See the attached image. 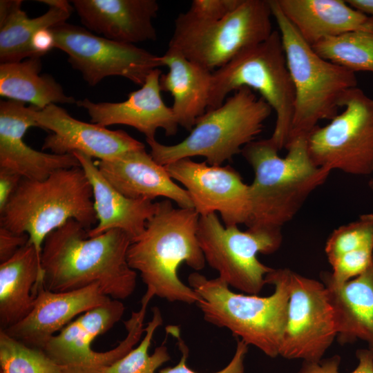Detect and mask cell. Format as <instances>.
I'll list each match as a JSON object with an SVG mask.
<instances>
[{"label":"cell","mask_w":373,"mask_h":373,"mask_svg":"<svg viewBox=\"0 0 373 373\" xmlns=\"http://www.w3.org/2000/svg\"><path fill=\"white\" fill-rule=\"evenodd\" d=\"M148 305L147 301H142L140 309L124 321L126 337L107 352H95L91 343L122 319L126 308L119 300L111 299L81 314L53 336L44 351L63 367L64 373H100L140 342Z\"/></svg>","instance_id":"cell-11"},{"label":"cell","mask_w":373,"mask_h":373,"mask_svg":"<svg viewBox=\"0 0 373 373\" xmlns=\"http://www.w3.org/2000/svg\"><path fill=\"white\" fill-rule=\"evenodd\" d=\"M41 57L0 64V95L10 100L28 102L38 109L50 104H75L62 86L48 74L40 75Z\"/></svg>","instance_id":"cell-28"},{"label":"cell","mask_w":373,"mask_h":373,"mask_svg":"<svg viewBox=\"0 0 373 373\" xmlns=\"http://www.w3.org/2000/svg\"><path fill=\"white\" fill-rule=\"evenodd\" d=\"M311 46L324 59L354 73H373V32H347L324 38Z\"/></svg>","instance_id":"cell-29"},{"label":"cell","mask_w":373,"mask_h":373,"mask_svg":"<svg viewBox=\"0 0 373 373\" xmlns=\"http://www.w3.org/2000/svg\"><path fill=\"white\" fill-rule=\"evenodd\" d=\"M269 0H242L225 17L200 21L182 12L176 17L169 48L213 72L245 49L268 39L274 30Z\"/></svg>","instance_id":"cell-9"},{"label":"cell","mask_w":373,"mask_h":373,"mask_svg":"<svg viewBox=\"0 0 373 373\" xmlns=\"http://www.w3.org/2000/svg\"><path fill=\"white\" fill-rule=\"evenodd\" d=\"M164 167L173 180L184 186L200 216L218 212L226 227L247 224L251 214L249 185L235 169L189 157Z\"/></svg>","instance_id":"cell-15"},{"label":"cell","mask_w":373,"mask_h":373,"mask_svg":"<svg viewBox=\"0 0 373 373\" xmlns=\"http://www.w3.org/2000/svg\"><path fill=\"white\" fill-rule=\"evenodd\" d=\"M22 178L14 171L0 168V213L4 210Z\"/></svg>","instance_id":"cell-38"},{"label":"cell","mask_w":373,"mask_h":373,"mask_svg":"<svg viewBox=\"0 0 373 373\" xmlns=\"http://www.w3.org/2000/svg\"><path fill=\"white\" fill-rule=\"evenodd\" d=\"M50 30L55 48L67 54L69 64L90 86L111 76L142 86L149 73L162 66L160 56L98 36L82 26L65 22Z\"/></svg>","instance_id":"cell-13"},{"label":"cell","mask_w":373,"mask_h":373,"mask_svg":"<svg viewBox=\"0 0 373 373\" xmlns=\"http://www.w3.org/2000/svg\"><path fill=\"white\" fill-rule=\"evenodd\" d=\"M153 316L145 327V335L137 346L123 357L104 368L100 373H155L164 363L171 359L164 343L149 354V348L155 330L162 325L163 318L158 307L152 309Z\"/></svg>","instance_id":"cell-30"},{"label":"cell","mask_w":373,"mask_h":373,"mask_svg":"<svg viewBox=\"0 0 373 373\" xmlns=\"http://www.w3.org/2000/svg\"><path fill=\"white\" fill-rule=\"evenodd\" d=\"M38 127L32 106L7 100L0 102V168L14 171L23 178L42 180L56 171L80 166L73 154L57 155L33 149L23 137L27 130Z\"/></svg>","instance_id":"cell-19"},{"label":"cell","mask_w":373,"mask_h":373,"mask_svg":"<svg viewBox=\"0 0 373 373\" xmlns=\"http://www.w3.org/2000/svg\"><path fill=\"white\" fill-rule=\"evenodd\" d=\"M31 48L36 56L41 57L55 48V39L50 28L39 30L31 40Z\"/></svg>","instance_id":"cell-39"},{"label":"cell","mask_w":373,"mask_h":373,"mask_svg":"<svg viewBox=\"0 0 373 373\" xmlns=\"http://www.w3.org/2000/svg\"><path fill=\"white\" fill-rule=\"evenodd\" d=\"M356 367L351 373H373V353L368 349L356 352ZM341 356L334 355L318 362L303 361L298 373H339Z\"/></svg>","instance_id":"cell-35"},{"label":"cell","mask_w":373,"mask_h":373,"mask_svg":"<svg viewBox=\"0 0 373 373\" xmlns=\"http://www.w3.org/2000/svg\"><path fill=\"white\" fill-rule=\"evenodd\" d=\"M287 19L310 46L343 33L373 32V19L343 0H276Z\"/></svg>","instance_id":"cell-23"},{"label":"cell","mask_w":373,"mask_h":373,"mask_svg":"<svg viewBox=\"0 0 373 373\" xmlns=\"http://www.w3.org/2000/svg\"><path fill=\"white\" fill-rule=\"evenodd\" d=\"M336 337L335 312L325 284L291 270L287 322L279 356L318 362Z\"/></svg>","instance_id":"cell-14"},{"label":"cell","mask_w":373,"mask_h":373,"mask_svg":"<svg viewBox=\"0 0 373 373\" xmlns=\"http://www.w3.org/2000/svg\"><path fill=\"white\" fill-rule=\"evenodd\" d=\"M160 60L169 68L160 76L161 91L171 93L173 99L171 109L178 125L191 131L208 109L212 72L169 48Z\"/></svg>","instance_id":"cell-24"},{"label":"cell","mask_w":373,"mask_h":373,"mask_svg":"<svg viewBox=\"0 0 373 373\" xmlns=\"http://www.w3.org/2000/svg\"><path fill=\"white\" fill-rule=\"evenodd\" d=\"M166 332L177 339L178 348L182 353L180 361L173 367L162 369L158 373H198L187 365L189 348L180 336V329L176 326L166 327ZM237 344L234 354L228 365L214 373H245V358L248 352L249 345L243 341L236 338Z\"/></svg>","instance_id":"cell-34"},{"label":"cell","mask_w":373,"mask_h":373,"mask_svg":"<svg viewBox=\"0 0 373 373\" xmlns=\"http://www.w3.org/2000/svg\"><path fill=\"white\" fill-rule=\"evenodd\" d=\"M82 23L91 32L118 42L134 44L157 38L152 20L155 0H73Z\"/></svg>","instance_id":"cell-20"},{"label":"cell","mask_w":373,"mask_h":373,"mask_svg":"<svg viewBox=\"0 0 373 373\" xmlns=\"http://www.w3.org/2000/svg\"><path fill=\"white\" fill-rule=\"evenodd\" d=\"M373 260V249L363 248L345 253L330 264L331 273L322 274V280L341 285L361 275Z\"/></svg>","instance_id":"cell-33"},{"label":"cell","mask_w":373,"mask_h":373,"mask_svg":"<svg viewBox=\"0 0 373 373\" xmlns=\"http://www.w3.org/2000/svg\"><path fill=\"white\" fill-rule=\"evenodd\" d=\"M1 373H64L42 350L30 347L0 329Z\"/></svg>","instance_id":"cell-31"},{"label":"cell","mask_w":373,"mask_h":373,"mask_svg":"<svg viewBox=\"0 0 373 373\" xmlns=\"http://www.w3.org/2000/svg\"><path fill=\"white\" fill-rule=\"evenodd\" d=\"M290 273L287 268L269 272L265 279L274 291L265 297L235 293L220 278L209 279L198 272L191 273L188 283L200 298L195 304L206 322L276 358L287 322Z\"/></svg>","instance_id":"cell-4"},{"label":"cell","mask_w":373,"mask_h":373,"mask_svg":"<svg viewBox=\"0 0 373 373\" xmlns=\"http://www.w3.org/2000/svg\"><path fill=\"white\" fill-rule=\"evenodd\" d=\"M242 87L258 91L275 112V127L269 138L279 151L285 148L295 90L278 30H274L268 39L245 49L212 72L207 111L220 106L229 93Z\"/></svg>","instance_id":"cell-8"},{"label":"cell","mask_w":373,"mask_h":373,"mask_svg":"<svg viewBox=\"0 0 373 373\" xmlns=\"http://www.w3.org/2000/svg\"><path fill=\"white\" fill-rule=\"evenodd\" d=\"M197 238L206 262L229 287L258 295L274 268L262 263L258 254H271L283 242L281 230L226 227L216 213L200 216Z\"/></svg>","instance_id":"cell-10"},{"label":"cell","mask_w":373,"mask_h":373,"mask_svg":"<svg viewBox=\"0 0 373 373\" xmlns=\"http://www.w3.org/2000/svg\"><path fill=\"white\" fill-rule=\"evenodd\" d=\"M95 164L104 177L128 198L153 201L162 197L179 207L194 209L187 191L174 182L164 166L155 162L145 148Z\"/></svg>","instance_id":"cell-21"},{"label":"cell","mask_w":373,"mask_h":373,"mask_svg":"<svg viewBox=\"0 0 373 373\" xmlns=\"http://www.w3.org/2000/svg\"><path fill=\"white\" fill-rule=\"evenodd\" d=\"M93 189L97 224L88 230L94 237L112 229L126 232L132 239L137 238L144 231L146 222L156 211L157 202L143 199H131L119 192L101 173L92 157L75 152Z\"/></svg>","instance_id":"cell-22"},{"label":"cell","mask_w":373,"mask_h":373,"mask_svg":"<svg viewBox=\"0 0 373 373\" xmlns=\"http://www.w3.org/2000/svg\"><path fill=\"white\" fill-rule=\"evenodd\" d=\"M70 220L88 230L97 223L92 186L81 166L56 171L42 180L22 178L0 213V226L27 233L40 260L46 238Z\"/></svg>","instance_id":"cell-5"},{"label":"cell","mask_w":373,"mask_h":373,"mask_svg":"<svg viewBox=\"0 0 373 373\" xmlns=\"http://www.w3.org/2000/svg\"><path fill=\"white\" fill-rule=\"evenodd\" d=\"M43 278L40 258L29 241L0 263V329H7L29 314Z\"/></svg>","instance_id":"cell-25"},{"label":"cell","mask_w":373,"mask_h":373,"mask_svg":"<svg viewBox=\"0 0 373 373\" xmlns=\"http://www.w3.org/2000/svg\"><path fill=\"white\" fill-rule=\"evenodd\" d=\"M38 127L50 131L42 145L57 155L79 152L99 160H111L145 145L122 130L113 131L93 123L79 121L63 108L50 104L43 109L32 106Z\"/></svg>","instance_id":"cell-16"},{"label":"cell","mask_w":373,"mask_h":373,"mask_svg":"<svg viewBox=\"0 0 373 373\" xmlns=\"http://www.w3.org/2000/svg\"><path fill=\"white\" fill-rule=\"evenodd\" d=\"M200 215L194 209L174 207L172 201L157 202L144 232L131 243L129 267L140 273L146 289L169 302L196 303L199 295L179 278L178 269L185 262L195 271L206 260L197 238Z\"/></svg>","instance_id":"cell-3"},{"label":"cell","mask_w":373,"mask_h":373,"mask_svg":"<svg viewBox=\"0 0 373 373\" xmlns=\"http://www.w3.org/2000/svg\"><path fill=\"white\" fill-rule=\"evenodd\" d=\"M70 220L46 238L41 266L46 289L64 292L98 283L112 299L128 298L137 286V272L127 262L131 238L119 229L94 237Z\"/></svg>","instance_id":"cell-1"},{"label":"cell","mask_w":373,"mask_h":373,"mask_svg":"<svg viewBox=\"0 0 373 373\" xmlns=\"http://www.w3.org/2000/svg\"><path fill=\"white\" fill-rule=\"evenodd\" d=\"M242 0H193L186 14L200 21L221 19L234 10Z\"/></svg>","instance_id":"cell-36"},{"label":"cell","mask_w":373,"mask_h":373,"mask_svg":"<svg viewBox=\"0 0 373 373\" xmlns=\"http://www.w3.org/2000/svg\"><path fill=\"white\" fill-rule=\"evenodd\" d=\"M285 149L287 155L280 157L278 149L268 138L254 140L241 151L254 172L249 184L248 229L281 230L331 173L313 163L306 137L289 140Z\"/></svg>","instance_id":"cell-2"},{"label":"cell","mask_w":373,"mask_h":373,"mask_svg":"<svg viewBox=\"0 0 373 373\" xmlns=\"http://www.w3.org/2000/svg\"><path fill=\"white\" fill-rule=\"evenodd\" d=\"M322 282L335 312L340 343L360 339L373 353V260L363 273L343 284Z\"/></svg>","instance_id":"cell-27"},{"label":"cell","mask_w":373,"mask_h":373,"mask_svg":"<svg viewBox=\"0 0 373 373\" xmlns=\"http://www.w3.org/2000/svg\"><path fill=\"white\" fill-rule=\"evenodd\" d=\"M111 299L104 294L98 283L64 292L52 291L41 285L29 314L3 331L30 347L44 350L55 334L60 332L75 316Z\"/></svg>","instance_id":"cell-17"},{"label":"cell","mask_w":373,"mask_h":373,"mask_svg":"<svg viewBox=\"0 0 373 373\" xmlns=\"http://www.w3.org/2000/svg\"><path fill=\"white\" fill-rule=\"evenodd\" d=\"M369 186L370 189L373 191V180H370V182H369Z\"/></svg>","instance_id":"cell-41"},{"label":"cell","mask_w":373,"mask_h":373,"mask_svg":"<svg viewBox=\"0 0 373 373\" xmlns=\"http://www.w3.org/2000/svg\"><path fill=\"white\" fill-rule=\"evenodd\" d=\"M355 10L373 19V0H345Z\"/></svg>","instance_id":"cell-40"},{"label":"cell","mask_w":373,"mask_h":373,"mask_svg":"<svg viewBox=\"0 0 373 373\" xmlns=\"http://www.w3.org/2000/svg\"><path fill=\"white\" fill-rule=\"evenodd\" d=\"M272 111L264 99L242 87L220 106L207 111L180 142L166 145L155 139L146 141L151 155L162 166L195 156L204 157L209 165L221 166L256 140Z\"/></svg>","instance_id":"cell-7"},{"label":"cell","mask_w":373,"mask_h":373,"mask_svg":"<svg viewBox=\"0 0 373 373\" xmlns=\"http://www.w3.org/2000/svg\"><path fill=\"white\" fill-rule=\"evenodd\" d=\"M49 6L42 15L29 18L21 9V0L0 1V61L18 62L36 56L31 40L40 30L66 22L73 10L66 0H39Z\"/></svg>","instance_id":"cell-26"},{"label":"cell","mask_w":373,"mask_h":373,"mask_svg":"<svg viewBox=\"0 0 373 373\" xmlns=\"http://www.w3.org/2000/svg\"><path fill=\"white\" fill-rule=\"evenodd\" d=\"M343 111L307 137L313 163L352 175L373 173V99L356 87L344 97Z\"/></svg>","instance_id":"cell-12"},{"label":"cell","mask_w":373,"mask_h":373,"mask_svg":"<svg viewBox=\"0 0 373 373\" xmlns=\"http://www.w3.org/2000/svg\"><path fill=\"white\" fill-rule=\"evenodd\" d=\"M269 3L295 90L288 142L307 138L320 121L332 120L338 114L346 94L357 87V78L355 73L316 54L284 15L277 1L269 0Z\"/></svg>","instance_id":"cell-6"},{"label":"cell","mask_w":373,"mask_h":373,"mask_svg":"<svg viewBox=\"0 0 373 373\" xmlns=\"http://www.w3.org/2000/svg\"><path fill=\"white\" fill-rule=\"evenodd\" d=\"M27 233H15L0 226V263L10 258L22 247L27 244Z\"/></svg>","instance_id":"cell-37"},{"label":"cell","mask_w":373,"mask_h":373,"mask_svg":"<svg viewBox=\"0 0 373 373\" xmlns=\"http://www.w3.org/2000/svg\"><path fill=\"white\" fill-rule=\"evenodd\" d=\"M161 75L158 68L152 70L142 87L130 93L125 101L95 103L85 98L76 104L87 111L91 123L102 126H132L143 133L146 140L155 139L159 128L163 129L166 136L175 135L179 125L171 107L162 100Z\"/></svg>","instance_id":"cell-18"},{"label":"cell","mask_w":373,"mask_h":373,"mask_svg":"<svg viewBox=\"0 0 373 373\" xmlns=\"http://www.w3.org/2000/svg\"><path fill=\"white\" fill-rule=\"evenodd\" d=\"M363 248L373 249V213L334 229L326 240L325 253L331 264L345 253Z\"/></svg>","instance_id":"cell-32"}]
</instances>
